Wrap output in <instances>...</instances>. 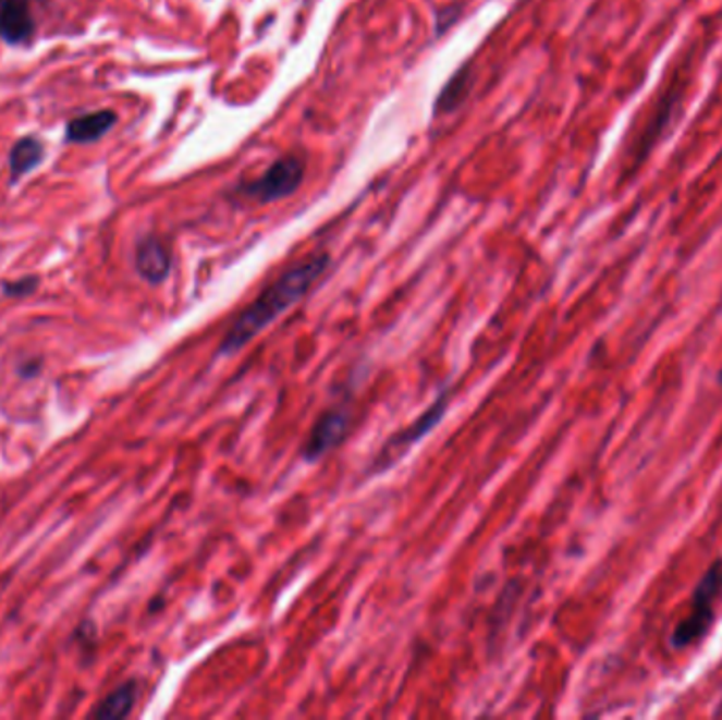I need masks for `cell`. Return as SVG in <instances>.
I'll return each instance as SVG.
<instances>
[{
	"instance_id": "obj_1",
	"label": "cell",
	"mask_w": 722,
	"mask_h": 720,
	"mask_svg": "<svg viewBox=\"0 0 722 720\" xmlns=\"http://www.w3.org/2000/svg\"><path fill=\"white\" fill-rule=\"evenodd\" d=\"M330 265L328 254L313 256L309 260L292 267L281 274L276 283H271L260 296L240 313V317L227 330L220 353L233 355L247 343H252L267 326H271L277 317L305 298V294L315 285V281L326 273Z\"/></svg>"
},
{
	"instance_id": "obj_2",
	"label": "cell",
	"mask_w": 722,
	"mask_h": 720,
	"mask_svg": "<svg viewBox=\"0 0 722 720\" xmlns=\"http://www.w3.org/2000/svg\"><path fill=\"white\" fill-rule=\"evenodd\" d=\"M722 596V558H719L695 585L693 598H690V613L678 623V627L672 634V645L676 649L693 647L706 638L710 632L714 615H717V602Z\"/></svg>"
},
{
	"instance_id": "obj_3",
	"label": "cell",
	"mask_w": 722,
	"mask_h": 720,
	"mask_svg": "<svg viewBox=\"0 0 722 720\" xmlns=\"http://www.w3.org/2000/svg\"><path fill=\"white\" fill-rule=\"evenodd\" d=\"M303 180H305V161L296 155H287L277 159L258 180L245 184L243 193L247 197L258 199L260 204H271L294 195L303 184Z\"/></svg>"
},
{
	"instance_id": "obj_4",
	"label": "cell",
	"mask_w": 722,
	"mask_h": 720,
	"mask_svg": "<svg viewBox=\"0 0 722 720\" xmlns=\"http://www.w3.org/2000/svg\"><path fill=\"white\" fill-rule=\"evenodd\" d=\"M351 418V411L344 404L321 414V418L310 429L309 440L303 448V456L307 461H317L332 448L339 447L348 434Z\"/></svg>"
},
{
	"instance_id": "obj_5",
	"label": "cell",
	"mask_w": 722,
	"mask_h": 720,
	"mask_svg": "<svg viewBox=\"0 0 722 720\" xmlns=\"http://www.w3.org/2000/svg\"><path fill=\"white\" fill-rule=\"evenodd\" d=\"M448 398L442 395L429 411L425 412L413 427H408L406 431H402L397 438H393L387 447L380 450V456L375 461V472H380V469H387L393 461H397L408 448L416 444L423 436H427L444 416V411H446Z\"/></svg>"
},
{
	"instance_id": "obj_6",
	"label": "cell",
	"mask_w": 722,
	"mask_h": 720,
	"mask_svg": "<svg viewBox=\"0 0 722 720\" xmlns=\"http://www.w3.org/2000/svg\"><path fill=\"white\" fill-rule=\"evenodd\" d=\"M35 33L30 0H0V38L17 45Z\"/></svg>"
},
{
	"instance_id": "obj_7",
	"label": "cell",
	"mask_w": 722,
	"mask_h": 720,
	"mask_svg": "<svg viewBox=\"0 0 722 720\" xmlns=\"http://www.w3.org/2000/svg\"><path fill=\"white\" fill-rule=\"evenodd\" d=\"M136 269L146 281L161 283L172 269V258H170L168 247L157 237H146V240L139 241L138 249H136Z\"/></svg>"
},
{
	"instance_id": "obj_8",
	"label": "cell",
	"mask_w": 722,
	"mask_h": 720,
	"mask_svg": "<svg viewBox=\"0 0 722 720\" xmlns=\"http://www.w3.org/2000/svg\"><path fill=\"white\" fill-rule=\"evenodd\" d=\"M114 123H117V114L112 110H98V112L78 117V119L70 121L66 139L78 142V144L96 142L103 134H108L114 127Z\"/></svg>"
},
{
	"instance_id": "obj_9",
	"label": "cell",
	"mask_w": 722,
	"mask_h": 720,
	"mask_svg": "<svg viewBox=\"0 0 722 720\" xmlns=\"http://www.w3.org/2000/svg\"><path fill=\"white\" fill-rule=\"evenodd\" d=\"M45 157V146L40 139L28 136L20 139L13 148H11V157H9V168H11V178L20 180L22 175L33 172L35 168L40 166Z\"/></svg>"
},
{
	"instance_id": "obj_10",
	"label": "cell",
	"mask_w": 722,
	"mask_h": 720,
	"mask_svg": "<svg viewBox=\"0 0 722 720\" xmlns=\"http://www.w3.org/2000/svg\"><path fill=\"white\" fill-rule=\"evenodd\" d=\"M136 695H138V686L136 683H127V685L119 686L117 691H112L100 708L96 710L98 719L114 720L123 719L132 712L134 704H136Z\"/></svg>"
},
{
	"instance_id": "obj_11",
	"label": "cell",
	"mask_w": 722,
	"mask_h": 720,
	"mask_svg": "<svg viewBox=\"0 0 722 720\" xmlns=\"http://www.w3.org/2000/svg\"><path fill=\"white\" fill-rule=\"evenodd\" d=\"M469 89H472V72H469V69H461L448 81L446 87L442 89V94L436 102V110L438 112H452L467 98Z\"/></svg>"
},
{
	"instance_id": "obj_12",
	"label": "cell",
	"mask_w": 722,
	"mask_h": 720,
	"mask_svg": "<svg viewBox=\"0 0 722 720\" xmlns=\"http://www.w3.org/2000/svg\"><path fill=\"white\" fill-rule=\"evenodd\" d=\"M36 283H38L36 277H24V279H20V281H9V283L4 285V292H7L9 296H26V294L35 292Z\"/></svg>"
},
{
	"instance_id": "obj_13",
	"label": "cell",
	"mask_w": 722,
	"mask_h": 720,
	"mask_svg": "<svg viewBox=\"0 0 722 720\" xmlns=\"http://www.w3.org/2000/svg\"><path fill=\"white\" fill-rule=\"evenodd\" d=\"M719 380H721V385H722V370H721V375H719Z\"/></svg>"
}]
</instances>
